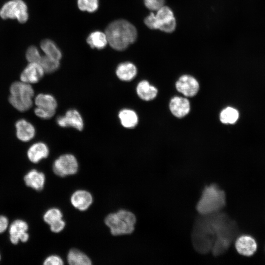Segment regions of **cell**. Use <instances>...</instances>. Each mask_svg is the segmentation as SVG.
Here are the masks:
<instances>
[{"label": "cell", "instance_id": "1", "mask_svg": "<svg viewBox=\"0 0 265 265\" xmlns=\"http://www.w3.org/2000/svg\"><path fill=\"white\" fill-rule=\"evenodd\" d=\"M106 34L113 49L123 51L136 40L137 33L133 25L121 19L111 23L106 28Z\"/></svg>", "mask_w": 265, "mask_h": 265}, {"label": "cell", "instance_id": "2", "mask_svg": "<svg viewBox=\"0 0 265 265\" xmlns=\"http://www.w3.org/2000/svg\"><path fill=\"white\" fill-rule=\"evenodd\" d=\"M226 205V195L224 190L216 185L206 186L198 201L196 209L202 215L217 213Z\"/></svg>", "mask_w": 265, "mask_h": 265}, {"label": "cell", "instance_id": "3", "mask_svg": "<svg viewBox=\"0 0 265 265\" xmlns=\"http://www.w3.org/2000/svg\"><path fill=\"white\" fill-rule=\"evenodd\" d=\"M105 222L114 236L130 234L134 229L136 217L130 211L120 210L107 215Z\"/></svg>", "mask_w": 265, "mask_h": 265}, {"label": "cell", "instance_id": "4", "mask_svg": "<svg viewBox=\"0 0 265 265\" xmlns=\"http://www.w3.org/2000/svg\"><path fill=\"white\" fill-rule=\"evenodd\" d=\"M10 92L9 102L18 111H26L32 106L34 92L30 84L14 82L10 86Z\"/></svg>", "mask_w": 265, "mask_h": 265}, {"label": "cell", "instance_id": "5", "mask_svg": "<svg viewBox=\"0 0 265 265\" xmlns=\"http://www.w3.org/2000/svg\"><path fill=\"white\" fill-rule=\"evenodd\" d=\"M0 16L3 19H16L20 23H24L28 18L27 5L22 0H9L1 8Z\"/></svg>", "mask_w": 265, "mask_h": 265}, {"label": "cell", "instance_id": "6", "mask_svg": "<svg viewBox=\"0 0 265 265\" xmlns=\"http://www.w3.org/2000/svg\"><path fill=\"white\" fill-rule=\"evenodd\" d=\"M78 168L76 158L70 154L60 156L54 160L53 165V172L61 177L76 174Z\"/></svg>", "mask_w": 265, "mask_h": 265}, {"label": "cell", "instance_id": "7", "mask_svg": "<svg viewBox=\"0 0 265 265\" xmlns=\"http://www.w3.org/2000/svg\"><path fill=\"white\" fill-rule=\"evenodd\" d=\"M156 28L163 32H173L176 26V21L172 10L168 6H163L157 10L155 14Z\"/></svg>", "mask_w": 265, "mask_h": 265}, {"label": "cell", "instance_id": "8", "mask_svg": "<svg viewBox=\"0 0 265 265\" xmlns=\"http://www.w3.org/2000/svg\"><path fill=\"white\" fill-rule=\"evenodd\" d=\"M58 125L62 128L72 127L81 131L84 128V122L79 111L75 109L68 110L64 115L56 119Z\"/></svg>", "mask_w": 265, "mask_h": 265}, {"label": "cell", "instance_id": "9", "mask_svg": "<svg viewBox=\"0 0 265 265\" xmlns=\"http://www.w3.org/2000/svg\"><path fill=\"white\" fill-rule=\"evenodd\" d=\"M234 246L239 255L250 257L252 256L257 249V243L252 236L243 234L239 236L235 240Z\"/></svg>", "mask_w": 265, "mask_h": 265}, {"label": "cell", "instance_id": "10", "mask_svg": "<svg viewBox=\"0 0 265 265\" xmlns=\"http://www.w3.org/2000/svg\"><path fill=\"white\" fill-rule=\"evenodd\" d=\"M28 229L27 223L21 219L14 220L9 229V238L11 242L17 244L20 240L23 242H26L29 238L27 231Z\"/></svg>", "mask_w": 265, "mask_h": 265}, {"label": "cell", "instance_id": "11", "mask_svg": "<svg viewBox=\"0 0 265 265\" xmlns=\"http://www.w3.org/2000/svg\"><path fill=\"white\" fill-rule=\"evenodd\" d=\"M177 90L186 97H193L198 92L199 85L197 80L189 75H183L176 83Z\"/></svg>", "mask_w": 265, "mask_h": 265}, {"label": "cell", "instance_id": "12", "mask_svg": "<svg viewBox=\"0 0 265 265\" xmlns=\"http://www.w3.org/2000/svg\"><path fill=\"white\" fill-rule=\"evenodd\" d=\"M44 73L39 63H29L21 74V81L30 84L35 83L43 78Z\"/></svg>", "mask_w": 265, "mask_h": 265}, {"label": "cell", "instance_id": "13", "mask_svg": "<svg viewBox=\"0 0 265 265\" xmlns=\"http://www.w3.org/2000/svg\"><path fill=\"white\" fill-rule=\"evenodd\" d=\"M93 197L90 192L84 190H79L73 193L71 197L72 205L80 211L86 210L91 205Z\"/></svg>", "mask_w": 265, "mask_h": 265}, {"label": "cell", "instance_id": "14", "mask_svg": "<svg viewBox=\"0 0 265 265\" xmlns=\"http://www.w3.org/2000/svg\"><path fill=\"white\" fill-rule=\"evenodd\" d=\"M17 138L23 141L31 140L35 136V129L32 124L25 119H20L15 124Z\"/></svg>", "mask_w": 265, "mask_h": 265}, {"label": "cell", "instance_id": "15", "mask_svg": "<svg viewBox=\"0 0 265 265\" xmlns=\"http://www.w3.org/2000/svg\"><path fill=\"white\" fill-rule=\"evenodd\" d=\"M169 108L171 113L175 116L182 118L187 115L189 112V102L186 98L174 97L170 102Z\"/></svg>", "mask_w": 265, "mask_h": 265}, {"label": "cell", "instance_id": "16", "mask_svg": "<svg viewBox=\"0 0 265 265\" xmlns=\"http://www.w3.org/2000/svg\"><path fill=\"white\" fill-rule=\"evenodd\" d=\"M49 149L44 142H38L33 144L28 149L27 155L29 160L33 163H37L48 157Z\"/></svg>", "mask_w": 265, "mask_h": 265}, {"label": "cell", "instance_id": "17", "mask_svg": "<svg viewBox=\"0 0 265 265\" xmlns=\"http://www.w3.org/2000/svg\"><path fill=\"white\" fill-rule=\"evenodd\" d=\"M24 180L27 186L40 191L44 187L45 176L41 172L38 171L36 169H32L25 175Z\"/></svg>", "mask_w": 265, "mask_h": 265}, {"label": "cell", "instance_id": "18", "mask_svg": "<svg viewBox=\"0 0 265 265\" xmlns=\"http://www.w3.org/2000/svg\"><path fill=\"white\" fill-rule=\"evenodd\" d=\"M137 70L136 67L130 62H124L119 64L115 73L117 78L124 81H130L136 76Z\"/></svg>", "mask_w": 265, "mask_h": 265}, {"label": "cell", "instance_id": "19", "mask_svg": "<svg viewBox=\"0 0 265 265\" xmlns=\"http://www.w3.org/2000/svg\"><path fill=\"white\" fill-rule=\"evenodd\" d=\"M118 118L122 126L127 129L134 128L138 124L137 113L132 109L123 108L119 111Z\"/></svg>", "mask_w": 265, "mask_h": 265}, {"label": "cell", "instance_id": "20", "mask_svg": "<svg viewBox=\"0 0 265 265\" xmlns=\"http://www.w3.org/2000/svg\"><path fill=\"white\" fill-rule=\"evenodd\" d=\"M136 91L138 96L144 101L154 99L158 93L157 89L145 80L140 81L137 84Z\"/></svg>", "mask_w": 265, "mask_h": 265}, {"label": "cell", "instance_id": "21", "mask_svg": "<svg viewBox=\"0 0 265 265\" xmlns=\"http://www.w3.org/2000/svg\"><path fill=\"white\" fill-rule=\"evenodd\" d=\"M67 261L70 265H90L89 258L84 253L77 249H71L67 255Z\"/></svg>", "mask_w": 265, "mask_h": 265}, {"label": "cell", "instance_id": "22", "mask_svg": "<svg viewBox=\"0 0 265 265\" xmlns=\"http://www.w3.org/2000/svg\"><path fill=\"white\" fill-rule=\"evenodd\" d=\"M37 107L55 110L57 106V102L55 98L49 94L40 93L38 94L34 101Z\"/></svg>", "mask_w": 265, "mask_h": 265}, {"label": "cell", "instance_id": "23", "mask_svg": "<svg viewBox=\"0 0 265 265\" xmlns=\"http://www.w3.org/2000/svg\"><path fill=\"white\" fill-rule=\"evenodd\" d=\"M86 41L91 48L99 50L104 49L108 42L106 33L99 31L90 33Z\"/></svg>", "mask_w": 265, "mask_h": 265}, {"label": "cell", "instance_id": "24", "mask_svg": "<svg viewBox=\"0 0 265 265\" xmlns=\"http://www.w3.org/2000/svg\"><path fill=\"white\" fill-rule=\"evenodd\" d=\"M40 47L47 56L59 61L61 59V51L53 41L45 39L41 42Z\"/></svg>", "mask_w": 265, "mask_h": 265}, {"label": "cell", "instance_id": "25", "mask_svg": "<svg viewBox=\"0 0 265 265\" xmlns=\"http://www.w3.org/2000/svg\"><path fill=\"white\" fill-rule=\"evenodd\" d=\"M239 117L238 111L231 107L223 109L220 113V120L224 124H234Z\"/></svg>", "mask_w": 265, "mask_h": 265}, {"label": "cell", "instance_id": "26", "mask_svg": "<svg viewBox=\"0 0 265 265\" xmlns=\"http://www.w3.org/2000/svg\"><path fill=\"white\" fill-rule=\"evenodd\" d=\"M39 64L45 73H52L57 70L59 67V61L54 59L47 55L42 56Z\"/></svg>", "mask_w": 265, "mask_h": 265}, {"label": "cell", "instance_id": "27", "mask_svg": "<svg viewBox=\"0 0 265 265\" xmlns=\"http://www.w3.org/2000/svg\"><path fill=\"white\" fill-rule=\"evenodd\" d=\"M62 213L57 208H52L46 211L43 216L44 220L49 225L53 224L62 218Z\"/></svg>", "mask_w": 265, "mask_h": 265}, {"label": "cell", "instance_id": "28", "mask_svg": "<svg viewBox=\"0 0 265 265\" xmlns=\"http://www.w3.org/2000/svg\"><path fill=\"white\" fill-rule=\"evenodd\" d=\"M78 6L81 11L93 12L97 10L99 0H78Z\"/></svg>", "mask_w": 265, "mask_h": 265}, {"label": "cell", "instance_id": "29", "mask_svg": "<svg viewBox=\"0 0 265 265\" xmlns=\"http://www.w3.org/2000/svg\"><path fill=\"white\" fill-rule=\"evenodd\" d=\"M26 57L29 63H39L42 56L36 47L30 46L26 52Z\"/></svg>", "mask_w": 265, "mask_h": 265}, {"label": "cell", "instance_id": "30", "mask_svg": "<svg viewBox=\"0 0 265 265\" xmlns=\"http://www.w3.org/2000/svg\"><path fill=\"white\" fill-rule=\"evenodd\" d=\"M34 113L38 117L43 119H49L53 116L55 110L37 107L34 109Z\"/></svg>", "mask_w": 265, "mask_h": 265}, {"label": "cell", "instance_id": "31", "mask_svg": "<svg viewBox=\"0 0 265 265\" xmlns=\"http://www.w3.org/2000/svg\"><path fill=\"white\" fill-rule=\"evenodd\" d=\"M165 0H144L146 7L150 10L157 11L164 6Z\"/></svg>", "mask_w": 265, "mask_h": 265}, {"label": "cell", "instance_id": "32", "mask_svg": "<svg viewBox=\"0 0 265 265\" xmlns=\"http://www.w3.org/2000/svg\"><path fill=\"white\" fill-rule=\"evenodd\" d=\"M63 264L62 259L57 255H51L48 257L43 263L44 265H62Z\"/></svg>", "mask_w": 265, "mask_h": 265}, {"label": "cell", "instance_id": "33", "mask_svg": "<svg viewBox=\"0 0 265 265\" xmlns=\"http://www.w3.org/2000/svg\"><path fill=\"white\" fill-rule=\"evenodd\" d=\"M144 23L146 26L152 29H156V18L155 14L151 13L145 18Z\"/></svg>", "mask_w": 265, "mask_h": 265}, {"label": "cell", "instance_id": "34", "mask_svg": "<svg viewBox=\"0 0 265 265\" xmlns=\"http://www.w3.org/2000/svg\"><path fill=\"white\" fill-rule=\"evenodd\" d=\"M65 226V222L62 219L50 225L51 230L54 233H58L61 231Z\"/></svg>", "mask_w": 265, "mask_h": 265}, {"label": "cell", "instance_id": "35", "mask_svg": "<svg viewBox=\"0 0 265 265\" xmlns=\"http://www.w3.org/2000/svg\"><path fill=\"white\" fill-rule=\"evenodd\" d=\"M8 220L4 215H0V234L4 232L7 228Z\"/></svg>", "mask_w": 265, "mask_h": 265}, {"label": "cell", "instance_id": "36", "mask_svg": "<svg viewBox=\"0 0 265 265\" xmlns=\"http://www.w3.org/2000/svg\"></svg>", "mask_w": 265, "mask_h": 265}]
</instances>
